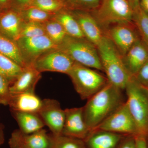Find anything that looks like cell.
Wrapping results in <instances>:
<instances>
[{
    "mask_svg": "<svg viewBox=\"0 0 148 148\" xmlns=\"http://www.w3.org/2000/svg\"><path fill=\"white\" fill-rule=\"evenodd\" d=\"M123 90L108 82L88 99L83 107L86 123L90 130L95 129L125 102Z\"/></svg>",
    "mask_w": 148,
    "mask_h": 148,
    "instance_id": "cell-1",
    "label": "cell"
},
{
    "mask_svg": "<svg viewBox=\"0 0 148 148\" xmlns=\"http://www.w3.org/2000/svg\"><path fill=\"white\" fill-rule=\"evenodd\" d=\"M98 54L109 82L124 90L132 76L127 71L122 56L113 43L105 35L97 46Z\"/></svg>",
    "mask_w": 148,
    "mask_h": 148,
    "instance_id": "cell-2",
    "label": "cell"
},
{
    "mask_svg": "<svg viewBox=\"0 0 148 148\" xmlns=\"http://www.w3.org/2000/svg\"><path fill=\"white\" fill-rule=\"evenodd\" d=\"M124 90L127 96L125 102L136 123L138 134L146 135L148 132V88L132 77Z\"/></svg>",
    "mask_w": 148,
    "mask_h": 148,
    "instance_id": "cell-3",
    "label": "cell"
},
{
    "mask_svg": "<svg viewBox=\"0 0 148 148\" xmlns=\"http://www.w3.org/2000/svg\"><path fill=\"white\" fill-rule=\"evenodd\" d=\"M90 12L103 31L112 25L133 23L134 10L127 0H101Z\"/></svg>",
    "mask_w": 148,
    "mask_h": 148,
    "instance_id": "cell-4",
    "label": "cell"
},
{
    "mask_svg": "<svg viewBox=\"0 0 148 148\" xmlns=\"http://www.w3.org/2000/svg\"><path fill=\"white\" fill-rule=\"evenodd\" d=\"M82 100H88L108 83L107 77L94 69L75 63L67 74Z\"/></svg>",
    "mask_w": 148,
    "mask_h": 148,
    "instance_id": "cell-5",
    "label": "cell"
},
{
    "mask_svg": "<svg viewBox=\"0 0 148 148\" xmlns=\"http://www.w3.org/2000/svg\"><path fill=\"white\" fill-rule=\"evenodd\" d=\"M76 63L103 72L96 46L85 38L67 36L57 47Z\"/></svg>",
    "mask_w": 148,
    "mask_h": 148,
    "instance_id": "cell-6",
    "label": "cell"
},
{
    "mask_svg": "<svg viewBox=\"0 0 148 148\" xmlns=\"http://www.w3.org/2000/svg\"><path fill=\"white\" fill-rule=\"evenodd\" d=\"M95 129L124 135L138 134L136 123L128 110L126 102Z\"/></svg>",
    "mask_w": 148,
    "mask_h": 148,
    "instance_id": "cell-7",
    "label": "cell"
},
{
    "mask_svg": "<svg viewBox=\"0 0 148 148\" xmlns=\"http://www.w3.org/2000/svg\"><path fill=\"white\" fill-rule=\"evenodd\" d=\"M75 62L64 51L56 48L40 56L33 66L40 73L45 72L69 73Z\"/></svg>",
    "mask_w": 148,
    "mask_h": 148,
    "instance_id": "cell-8",
    "label": "cell"
},
{
    "mask_svg": "<svg viewBox=\"0 0 148 148\" xmlns=\"http://www.w3.org/2000/svg\"><path fill=\"white\" fill-rule=\"evenodd\" d=\"M123 56L137 41L140 39L133 23L112 25L103 31Z\"/></svg>",
    "mask_w": 148,
    "mask_h": 148,
    "instance_id": "cell-9",
    "label": "cell"
},
{
    "mask_svg": "<svg viewBox=\"0 0 148 148\" xmlns=\"http://www.w3.org/2000/svg\"><path fill=\"white\" fill-rule=\"evenodd\" d=\"M16 42L26 66L33 65L41 55L58 47L46 35L30 38H20L16 41Z\"/></svg>",
    "mask_w": 148,
    "mask_h": 148,
    "instance_id": "cell-10",
    "label": "cell"
},
{
    "mask_svg": "<svg viewBox=\"0 0 148 148\" xmlns=\"http://www.w3.org/2000/svg\"><path fill=\"white\" fill-rule=\"evenodd\" d=\"M38 114L45 125L50 130L51 135L55 137L62 135L65 112L58 101L53 99H43Z\"/></svg>",
    "mask_w": 148,
    "mask_h": 148,
    "instance_id": "cell-11",
    "label": "cell"
},
{
    "mask_svg": "<svg viewBox=\"0 0 148 148\" xmlns=\"http://www.w3.org/2000/svg\"><path fill=\"white\" fill-rule=\"evenodd\" d=\"M52 138L51 133L43 128L31 134L16 129L12 133L8 145L10 148H51Z\"/></svg>",
    "mask_w": 148,
    "mask_h": 148,
    "instance_id": "cell-12",
    "label": "cell"
},
{
    "mask_svg": "<svg viewBox=\"0 0 148 148\" xmlns=\"http://www.w3.org/2000/svg\"><path fill=\"white\" fill-rule=\"evenodd\" d=\"M65 112L62 135L84 140L91 130L85 121L82 107L66 109Z\"/></svg>",
    "mask_w": 148,
    "mask_h": 148,
    "instance_id": "cell-13",
    "label": "cell"
},
{
    "mask_svg": "<svg viewBox=\"0 0 148 148\" xmlns=\"http://www.w3.org/2000/svg\"><path fill=\"white\" fill-rule=\"evenodd\" d=\"M42 101L35 92H10L8 106L10 110L38 113Z\"/></svg>",
    "mask_w": 148,
    "mask_h": 148,
    "instance_id": "cell-14",
    "label": "cell"
},
{
    "mask_svg": "<svg viewBox=\"0 0 148 148\" xmlns=\"http://www.w3.org/2000/svg\"><path fill=\"white\" fill-rule=\"evenodd\" d=\"M71 11L78 22L85 38L97 47L103 38L104 33L96 19L88 12Z\"/></svg>",
    "mask_w": 148,
    "mask_h": 148,
    "instance_id": "cell-15",
    "label": "cell"
},
{
    "mask_svg": "<svg viewBox=\"0 0 148 148\" xmlns=\"http://www.w3.org/2000/svg\"><path fill=\"white\" fill-rule=\"evenodd\" d=\"M122 58L127 71L131 76H135L148 61V47L140 39L132 46Z\"/></svg>",
    "mask_w": 148,
    "mask_h": 148,
    "instance_id": "cell-16",
    "label": "cell"
},
{
    "mask_svg": "<svg viewBox=\"0 0 148 148\" xmlns=\"http://www.w3.org/2000/svg\"><path fill=\"white\" fill-rule=\"evenodd\" d=\"M127 135L95 129L84 141L86 148H117Z\"/></svg>",
    "mask_w": 148,
    "mask_h": 148,
    "instance_id": "cell-17",
    "label": "cell"
},
{
    "mask_svg": "<svg viewBox=\"0 0 148 148\" xmlns=\"http://www.w3.org/2000/svg\"><path fill=\"white\" fill-rule=\"evenodd\" d=\"M24 21L19 10L12 8L0 12V34L16 41Z\"/></svg>",
    "mask_w": 148,
    "mask_h": 148,
    "instance_id": "cell-18",
    "label": "cell"
},
{
    "mask_svg": "<svg viewBox=\"0 0 148 148\" xmlns=\"http://www.w3.org/2000/svg\"><path fill=\"white\" fill-rule=\"evenodd\" d=\"M41 73L33 65L23 68L21 73L10 86V92H35L36 86L41 78Z\"/></svg>",
    "mask_w": 148,
    "mask_h": 148,
    "instance_id": "cell-19",
    "label": "cell"
},
{
    "mask_svg": "<svg viewBox=\"0 0 148 148\" xmlns=\"http://www.w3.org/2000/svg\"><path fill=\"white\" fill-rule=\"evenodd\" d=\"M18 125L19 129L25 134H31L43 129L45 126L38 113L10 110Z\"/></svg>",
    "mask_w": 148,
    "mask_h": 148,
    "instance_id": "cell-20",
    "label": "cell"
},
{
    "mask_svg": "<svg viewBox=\"0 0 148 148\" xmlns=\"http://www.w3.org/2000/svg\"><path fill=\"white\" fill-rule=\"evenodd\" d=\"M54 18L62 25L67 36L79 38H85L79 24L71 11L68 9L60 11L55 14Z\"/></svg>",
    "mask_w": 148,
    "mask_h": 148,
    "instance_id": "cell-21",
    "label": "cell"
},
{
    "mask_svg": "<svg viewBox=\"0 0 148 148\" xmlns=\"http://www.w3.org/2000/svg\"><path fill=\"white\" fill-rule=\"evenodd\" d=\"M0 53L7 56L22 68L26 66L16 41L0 34Z\"/></svg>",
    "mask_w": 148,
    "mask_h": 148,
    "instance_id": "cell-22",
    "label": "cell"
},
{
    "mask_svg": "<svg viewBox=\"0 0 148 148\" xmlns=\"http://www.w3.org/2000/svg\"><path fill=\"white\" fill-rule=\"evenodd\" d=\"M23 68L7 56L0 53V74L12 84L22 71Z\"/></svg>",
    "mask_w": 148,
    "mask_h": 148,
    "instance_id": "cell-23",
    "label": "cell"
},
{
    "mask_svg": "<svg viewBox=\"0 0 148 148\" xmlns=\"http://www.w3.org/2000/svg\"><path fill=\"white\" fill-rule=\"evenodd\" d=\"M19 11L24 22L43 24L53 18L55 14L49 13L34 7H29Z\"/></svg>",
    "mask_w": 148,
    "mask_h": 148,
    "instance_id": "cell-24",
    "label": "cell"
},
{
    "mask_svg": "<svg viewBox=\"0 0 148 148\" xmlns=\"http://www.w3.org/2000/svg\"><path fill=\"white\" fill-rule=\"evenodd\" d=\"M45 34L58 46L67 36L62 25L54 17L43 24Z\"/></svg>",
    "mask_w": 148,
    "mask_h": 148,
    "instance_id": "cell-25",
    "label": "cell"
},
{
    "mask_svg": "<svg viewBox=\"0 0 148 148\" xmlns=\"http://www.w3.org/2000/svg\"><path fill=\"white\" fill-rule=\"evenodd\" d=\"M132 21L137 28L140 39L148 47V16L140 6L134 10Z\"/></svg>",
    "mask_w": 148,
    "mask_h": 148,
    "instance_id": "cell-26",
    "label": "cell"
},
{
    "mask_svg": "<svg viewBox=\"0 0 148 148\" xmlns=\"http://www.w3.org/2000/svg\"><path fill=\"white\" fill-rule=\"evenodd\" d=\"M52 137L51 148H86L81 139L63 135L56 137L52 135Z\"/></svg>",
    "mask_w": 148,
    "mask_h": 148,
    "instance_id": "cell-27",
    "label": "cell"
},
{
    "mask_svg": "<svg viewBox=\"0 0 148 148\" xmlns=\"http://www.w3.org/2000/svg\"><path fill=\"white\" fill-rule=\"evenodd\" d=\"M67 9L91 12L98 8L101 0H63Z\"/></svg>",
    "mask_w": 148,
    "mask_h": 148,
    "instance_id": "cell-28",
    "label": "cell"
},
{
    "mask_svg": "<svg viewBox=\"0 0 148 148\" xmlns=\"http://www.w3.org/2000/svg\"><path fill=\"white\" fill-rule=\"evenodd\" d=\"M29 7H34L52 14L67 9L63 0H34Z\"/></svg>",
    "mask_w": 148,
    "mask_h": 148,
    "instance_id": "cell-29",
    "label": "cell"
},
{
    "mask_svg": "<svg viewBox=\"0 0 148 148\" xmlns=\"http://www.w3.org/2000/svg\"><path fill=\"white\" fill-rule=\"evenodd\" d=\"M45 34L43 24L32 22H24L21 27L20 38H30Z\"/></svg>",
    "mask_w": 148,
    "mask_h": 148,
    "instance_id": "cell-30",
    "label": "cell"
},
{
    "mask_svg": "<svg viewBox=\"0 0 148 148\" xmlns=\"http://www.w3.org/2000/svg\"><path fill=\"white\" fill-rule=\"evenodd\" d=\"M10 87L9 82L0 74V105L8 106L10 93Z\"/></svg>",
    "mask_w": 148,
    "mask_h": 148,
    "instance_id": "cell-31",
    "label": "cell"
},
{
    "mask_svg": "<svg viewBox=\"0 0 148 148\" xmlns=\"http://www.w3.org/2000/svg\"><path fill=\"white\" fill-rule=\"evenodd\" d=\"M134 77L140 84L148 88V61Z\"/></svg>",
    "mask_w": 148,
    "mask_h": 148,
    "instance_id": "cell-32",
    "label": "cell"
},
{
    "mask_svg": "<svg viewBox=\"0 0 148 148\" xmlns=\"http://www.w3.org/2000/svg\"><path fill=\"white\" fill-rule=\"evenodd\" d=\"M117 148H136L135 135L125 136Z\"/></svg>",
    "mask_w": 148,
    "mask_h": 148,
    "instance_id": "cell-33",
    "label": "cell"
},
{
    "mask_svg": "<svg viewBox=\"0 0 148 148\" xmlns=\"http://www.w3.org/2000/svg\"><path fill=\"white\" fill-rule=\"evenodd\" d=\"M34 0H12L11 8L21 10L29 7Z\"/></svg>",
    "mask_w": 148,
    "mask_h": 148,
    "instance_id": "cell-34",
    "label": "cell"
},
{
    "mask_svg": "<svg viewBox=\"0 0 148 148\" xmlns=\"http://www.w3.org/2000/svg\"><path fill=\"white\" fill-rule=\"evenodd\" d=\"M136 148H147L146 135L138 134L135 135Z\"/></svg>",
    "mask_w": 148,
    "mask_h": 148,
    "instance_id": "cell-35",
    "label": "cell"
},
{
    "mask_svg": "<svg viewBox=\"0 0 148 148\" xmlns=\"http://www.w3.org/2000/svg\"><path fill=\"white\" fill-rule=\"evenodd\" d=\"M12 0H0V10L1 11L11 8Z\"/></svg>",
    "mask_w": 148,
    "mask_h": 148,
    "instance_id": "cell-36",
    "label": "cell"
},
{
    "mask_svg": "<svg viewBox=\"0 0 148 148\" xmlns=\"http://www.w3.org/2000/svg\"><path fill=\"white\" fill-rule=\"evenodd\" d=\"M139 5L140 8L148 16V0H140Z\"/></svg>",
    "mask_w": 148,
    "mask_h": 148,
    "instance_id": "cell-37",
    "label": "cell"
},
{
    "mask_svg": "<svg viewBox=\"0 0 148 148\" xmlns=\"http://www.w3.org/2000/svg\"><path fill=\"white\" fill-rule=\"evenodd\" d=\"M129 2L131 6L132 7L133 10L137 8L138 6H139V3H140V0H127Z\"/></svg>",
    "mask_w": 148,
    "mask_h": 148,
    "instance_id": "cell-38",
    "label": "cell"
},
{
    "mask_svg": "<svg viewBox=\"0 0 148 148\" xmlns=\"http://www.w3.org/2000/svg\"><path fill=\"white\" fill-rule=\"evenodd\" d=\"M5 141V136L4 132H0V147L3 144Z\"/></svg>",
    "mask_w": 148,
    "mask_h": 148,
    "instance_id": "cell-39",
    "label": "cell"
},
{
    "mask_svg": "<svg viewBox=\"0 0 148 148\" xmlns=\"http://www.w3.org/2000/svg\"><path fill=\"white\" fill-rule=\"evenodd\" d=\"M4 132V127L3 125L0 123V132Z\"/></svg>",
    "mask_w": 148,
    "mask_h": 148,
    "instance_id": "cell-40",
    "label": "cell"
},
{
    "mask_svg": "<svg viewBox=\"0 0 148 148\" xmlns=\"http://www.w3.org/2000/svg\"><path fill=\"white\" fill-rule=\"evenodd\" d=\"M146 142H147V147L148 148V132L146 135Z\"/></svg>",
    "mask_w": 148,
    "mask_h": 148,
    "instance_id": "cell-41",
    "label": "cell"
},
{
    "mask_svg": "<svg viewBox=\"0 0 148 148\" xmlns=\"http://www.w3.org/2000/svg\"><path fill=\"white\" fill-rule=\"evenodd\" d=\"M1 12V10H0V12Z\"/></svg>",
    "mask_w": 148,
    "mask_h": 148,
    "instance_id": "cell-42",
    "label": "cell"
}]
</instances>
